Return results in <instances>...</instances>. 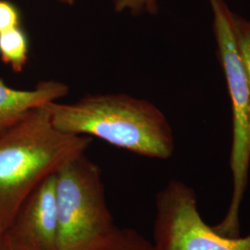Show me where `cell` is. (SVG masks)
<instances>
[{
    "label": "cell",
    "mask_w": 250,
    "mask_h": 250,
    "mask_svg": "<svg viewBox=\"0 0 250 250\" xmlns=\"http://www.w3.org/2000/svg\"><path fill=\"white\" fill-rule=\"evenodd\" d=\"M233 30L236 45L250 85V20L234 13Z\"/></svg>",
    "instance_id": "cell-10"
},
{
    "label": "cell",
    "mask_w": 250,
    "mask_h": 250,
    "mask_svg": "<svg viewBox=\"0 0 250 250\" xmlns=\"http://www.w3.org/2000/svg\"><path fill=\"white\" fill-rule=\"evenodd\" d=\"M0 250H11L3 233H0Z\"/></svg>",
    "instance_id": "cell-13"
},
{
    "label": "cell",
    "mask_w": 250,
    "mask_h": 250,
    "mask_svg": "<svg viewBox=\"0 0 250 250\" xmlns=\"http://www.w3.org/2000/svg\"><path fill=\"white\" fill-rule=\"evenodd\" d=\"M3 234L11 250H59L55 173L24 199Z\"/></svg>",
    "instance_id": "cell-6"
},
{
    "label": "cell",
    "mask_w": 250,
    "mask_h": 250,
    "mask_svg": "<svg viewBox=\"0 0 250 250\" xmlns=\"http://www.w3.org/2000/svg\"><path fill=\"white\" fill-rule=\"evenodd\" d=\"M152 243L156 250H250V229L243 236L216 232L201 217L195 190L173 179L156 196Z\"/></svg>",
    "instance_id": "cell-5"
},
{
    "label": "cell",
    "mask_w": 250,
    "mask_h": 250,
    "mask_svg": "<svg viewBox=\"0 0 250 250\" xmlns=\"http://www.w3.org/2000/svg\"><path fill=\"white\" fill-rule=\"evenodd\" d=\"M69 94L62 82H39L34 89H15L0 79V134L16 125L36 107L59 101Z\"/></svg>",
    "instance_id": "cell-7"
},
{
    "label": "cell",
    "mask_w": 250,
    "mask_h": 250,
    "mask_svg": "<svg viewBox=\"0 0 250 250\" xmlns=\"http://www.w3.org/2000/svg\"><path fill=\"white\" fill-rule=\"evenodd\" d=\"M58 3L64 5V6H73L74 3H75V0H56Z\"/></svg>",
    "instance_id": "cell-14"
},
{
    "label": "cell",
    "mask_w": 250,
    "mask_h": 250,
    "mask_svg": "<svg viewBox=\"0 0 250 250\" xmlns=\"http://www.w3.org/2000/svg\"><path fill=\"white\" fill-rule=\"evenodd\" d=\"M91 143L89 136L57 129L47 104L0 134V233L38 185L65 162L85 153Z\"/></svg>",
    "instance_id": "cell-2"
},
{
    "label": "cell",
    "mask_w": 250,
    "mask_h": 250,
    "mask_svg": "<svg viewBox=\"0 0 250 250\" xmlns=\"http://www.w3.org/2000/svg\"><path fill=\"white\" fill-rule=\"evenodd\" d=\"M59 250H95L119 231L107 207L101 170L85 153L55 173Z\"/></svg>",
    "instance_id": "cell-4"
},
{
    "label": "cell",
    "mask_w": 250,
    "mask_h": 250,
    "mask_svg": "<svg viewBox=\"0 0 250 250\" xmlns=\"http://www.w3.org/2000/svg\"><path fill=\"white\" fill-rule=\"evenodd\" d=\"M212 13V30L218 59L226 82L232 107V144L229 166L232 196L223 220L213 226L224 235H240V210L250 171V85L236 45L234 12L225 0H208Z\"/></svg>",
    "instance_id": "cell-3"
},
{
    "label": "cell",
    "mask_w": 250,
    "mask_h": 250,
    "mask_svg": "<svg viewBox=\"0 0 250 250\" xmlns=\"http://www.w3.org/2000/svg\"><path fill=\"white\" fill-rule=\"evenodd\" d=\"M54 126L66 134L97 137L136 155L168 160L175 141L169 120L147 99L125 93L87 95L47 104Z\"/></svg>",
    "instance_id": "cell-1"
},
{
    "label": "cell",
    "mask_w": 250,
    "mask_h": 250,
    "mask_svg": "<svg viewBox=\"0 0 250 250\" xmlns=\"http://www.w3.org/2000/svg\"><path fill=\"white\" fill-rule=\"evenodd\" d=\"M160 0H113L114 10L119 13L129 12L134 16L149 14L159 11Z\"/></svg>",
    "instance_id": "cell-11"
},
{
    "label": "cell",
    "mask_w": 250,
    "mask_h": 250,
    "mask_svg": "<svg viewBox=\"0 0 250 250\" xmlns=\"http://www.w3.org/2000/svg\"><path fill=\"white\" fill-rule=\"evenodd\" d=\"M30 41L22 27L0 33V60L12 72H23L29 61Z\"/></svg>",
    "instance_id": "cell-8"
},
{
    "label": "cell",
    "mask_w": 250,
    "mask_h": 250,
    "mask_svg": "<svg viewBox=\"0 0 250 250\" xmlns=\"http://www.w3.org/2000/svg\"><path fill=\"white\" fill-rule=\"evenodd\" d=\"M21 26V16L18 7L9 0H0V33Z\"/></svg>",
    "instance_id": "cell-12"
},
{
    "label": "cell",
    "mask_w": 250,
    "mask_h": 250,
    "mask_svg": "<svg viewBox=\"0 0 250 250\" xmlns=\"http://www.w3.org/2000/svg\"><path fill=\"white\" fill-rule=\"evenodd\" d=\"M95 250H156L153 243L131 228H120L107 245Z\"/></svg>",
    "instance_id": "cell-9"
}]
</instances>
